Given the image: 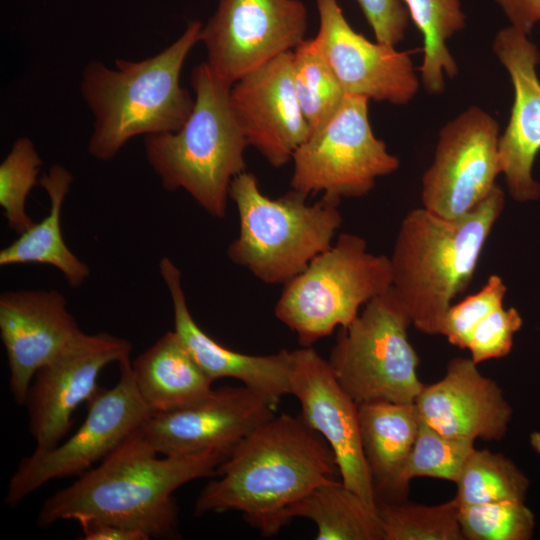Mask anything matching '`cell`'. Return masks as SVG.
Wrapping results in <instances>:
<instances>
[{
	"label": "cell",
	"mask_w": 540,
	"mask_h": 540,
	"mask_svg": "<svg viewBox=\"0 0 540 540\" xmlns=\"http://www.w3.org/2000/svg\"><path fill=\"white\" fill-rule=\"evenodd\" d=\"M141 428L98 466L47 498L38 525L46 528L64 520L102 522L138 530L149 539L179 538L173 492L187 482L215 476L228 455L213 450L158 457Z\"/></svg>",
	"instance_id": "1"
},
{
	"label": "cell",
	"mask_w": 540,
	"mask_h": 540,
	"mask_svg": "<svg viewBox=\"0 0 540 540\" xmlns=\"http://www.w3.org/2000/svg\"><path fill=\"white\" fill-rule=\"evenodd\" d=\"M217 479L199 493L194 514L237 510L264 536L286 525L287 510L317 486L338 479L326 441L301 416H273L234 447Z\"/></svg>",
	"instance_id": "2"
},
{
	"label": "cell",
	"mask_w": 540,
	"mask_h": 540,
	"mask_svg": "<svg viewBox=\"0 0 540 540\" xmlns=\"http://www.w3.org/2000/svg\"><path fill=\"white\" fill-rule=\"evenodd\" d=\"M504 204L496 184L462 216L445 218L424 207L405 215L389 257L392 287L417 330L440 335L444 315L472 281Z\"/></svg>",
	"instance_id": "3"
},
{
	"label": "cell",
	"mask_w": 540,
	"mask_h": 540,
	"mask_svg": "<svg viewBox=\"0 0 540 540\" xmlns=\"http://www.w3.org/2000/svg\"><path fill=\"white\" fill-rule=\"evenodd\" d=\"M201 29L200 21H190L172 44L144 60L116 59L114 68L96 60L86 65L81 94L94 115L92 157L110 161L133 137L175 132L184 125L195 99L180 85V74Z\"/></svg>",
	"instance_id": "4"
},
{
	"label": "cell",
	"mask_w": 540,
	"mask_h": 540,
	"mask_svg": "<svg viewBox=\"0 0 540 540\" xmlns=\"http://www.w3.org/2000/svg\"><path fill=\"white\" fill-rule=\"evenodd\" d=\"M193 110L175 132L145 136L146 159L170 192L182 189L212 217L226 215L232 180L246 171L249 146L230 107L231 85L207 62L194 67Z\"/></svg>",
	"instance_id": "5"
},
{
	"label": "cell",
	"mask_w": 540,
	"mask_h": 540,
	"mask_svg": "<svg viewBox=\"0 0 540 540\" xmlns=\"http://www.w3.org/2000/svg\"><path fill=\"white\" fill-rule=\"evenodd\" d=\"M229 198L239 216V234L227 256L266 284H285L332 245L342 224L340 200L322 196L313 203L291 190L270 198L247 171L230 185Z\"/></svg>",
	"instance_id": "6"
},
{
	"label": "cell",
	"mask_w": 540,
	"mask_h": 540,
	"mask_svg": "<svg viewBox=\"0 0 540 540\" xmlns=\"http://www.w3.org/2000/svg\"><path fill=\"white\" fill-rule=\"evenodd\" d=\"M391 286L390 258L368 251L362 237L343 233L284 284L274 313L302 347H310L347 327L362 306Z\"/></svg>",
	"instance_id": "7"
},
{
	"label": "cell",
	"mask_w": 540,
	"mask_h": 540,
	"mask_svg": "<svg viewBox=\"0 0 540 540\" xmlns=\"http://www.w3.org/2000/svg\"><path fill=\"white\" fill-rule=\"evenodd\" d=\"M410 316L391 286L341 328L328 362L357 404L414 403L424 384L419 357L408 337Z\"/></svg>",
	"instance_id": "8"
},
{
	"label": "cell",
	"mask_w": 540,
	"mask_h": 540,
	"mask_svg": "<svg viewBox=\"0 0 540 540\" xmlns=\"http://www.w3.org/2000/svg\"><path fill=\"white\" fill-rule=\"evenodd\" d=\"M369 99L346 94L336 113L292 157L291 188L341 200L367 195L378 177L399 167L370 126Z\"/></svg>",
	"instance_id": "9"
},
{
	"label": "cell",
	"mask_w": 540,
	"mask_h": 540,
	"mask_svg": "<svg viewBox=\"0 0 540 540\" xmlns=\"http://www.w3.org/2000/svg\"><path fill=\"white\" fill-rule=\"evenodd\" d=\"M120 378L110 389H101L87 402V416L65 442L49 450H34L18 464L9 480L5 504L16 507L45 483L80 476L101 462L151 413L138 394L130 357L119 362Z\"/></svg>",
	"instance_id": "10"
},
{
	"label": "cell",
	"mask_w": 540,
	"mask_h": 540,
	"mask_svg": "<svg viewBox=\"0 0 540 540\" xmlns=\"http://www.w3.org/2000/svg\"><path fill=\"white\" fill-rule=\"evenodd\" d=\"M308 26L301 0H218L217 8L202 25L200 42L207 63L232 85L275 57L294 50Z\"/></svg>",
	"instance_id": "11"
},
{
	"label": "cell",
	"mask_w": 540,
	"mask_h": 540,
	"mask_svg": "<svg viewBox=\"0 0 540 540\" xmlns=\"http://www.w3.org/2000/svg\"><path fill=\"white\" fill-rule=\"evenodd\" d=\"M132 344L107 332L80 331L34 375L24 406L35 450L56 447L72 426V416L98 391L97 378L109 364L130 356Z\"/></svg>",
	"instance_id": "12"
},
{
	"label": "cell",
	"mask_w": 540,
	"mask_h": 540,
	"mask_svg": "<svg viewBox=\"0 0 540 540\" xmlns=\"http://www.w3.org/2000/svg\"><path fill=\"white\" fill-rule=\"evenodd\" d=\"M497 121L471 107L439 134L435 158L422 178L424 208L456 218L476 207L494 188L501 173Z\"/></svg>",
	"instance_id": "13"
},
{
	"label": "cell",
	"mask_w": 540,
	"mask_h": 540,
	"mask_svg": "<svg viewBox=\"0 0 540 540\" xmlns=\"http://www.w3.org/2000/svg\"><path fill=\"white\" fill-rule=\"evenodd\" d=\"M290 394L301 417L335 455L340 479L368 505L376 508V492L363 452L358 404L339 383L328 360L314 348L291 351Z\"/></svg>",
	"instance_id": "14"
},
{
	"label": "cell",
	"mask_w": 540,
	"mask_h": 540,
	"mask_svg": "<svg viewBox=\"0 0 540 540\" xmlns=\"http://www.w3.org/2000/svg\"><path fill=\"white\" fill-rule=\"evenodd\" d=\"M319 30L312 38L346 94L405 104L419 83L407 51L371 42L347 21L338 0H315Z\"/></svg>",
	"instance_id": "15"
},
{
	"label": "cell",
	"mask_w": 540,
	"mask_h": 540,
	"mask_svg": "<svg viewBox=\"0 0 540 540\" xmlns=\"http://www.w3.org/2000/svg\"><path fill=\"white\" fill-rule=\"evenodd\" d=\"M275 407L245 386L213 389L203 400L151 414L142 426L160 455L222 451L229 455L247 435L274 416Z\"/></svg>",
	"instance_id": "16"
},
{
	"label": "cell",
	"mask_w": 540,
	"mask_h": 540,
	"mask_svg": "<svg viewBox=\"0 0 540 540\" xmlns=\"http://www.w3.org/2000/svg\"><path fill=\"white\" fill-rule=\"evenodd\" d=\"M229 102L248 145L273 167H282L292 160L311 134L295 94L292 51L233 83Z\"/></svg>",
	"instance_id": "17"
},
{
	"label": "cell",
	"mask_w": 540,
	"mask_h": 540,
	"mask_svg": "<svg viewBox=\"0 0 540 540\" xmlns=\"http://www.w3.org/2000/svg\"><path fill=\"white\" fill-rule=\"evenodd\" d=\"M80 331L57 290H16L0 295V337L15 402L24 405L36 372Z\"/></svg>",
	"instance_id": "18"
},
{
	"label": "cell",
	"mask_w": 540,
	"mask_h": 540,
	"mask_svg": "<svg viewBox=\"0 0 540 540\" xmlns=\"http://www.w3.org/2000/svg\"><path fill=\"white\" fill-rule=\"evenodd\" d=\"M420 420L453 438L501 441L513 408L496 381L471 358H452L443 377L423 386L415 402Z\"/></svg>",
	"instance_id": "19"
},
{
	"label": "cell",
	"mask_w": 540,
	"mask_h": 540,
	"mask_svg": "<svg viewBox=\"0 0 540 540\" xmlns=\"http://www.w3.org/2000/svg\"><path fill=\"white\" fill-rule=\"evenodd\" d=\"M493 47L514 87L510 120L499 139L501 173L514 200L534 201L540 197V184L532 176L540 151V54L527 34L513 26L498 32Z\"/></svg>",
	"instance_id": "20"
},
{
	"label": "cell",
	"mask_w": 540,
	"mask_h": 540,
	"mask_svg": "<svg viewBox=\"0 0 540 540\" xmlns=\"http://www.w3.org/2000/svg\"><path fill=\"white\" fill-rule=\"evenodd\" d=\"M159 271L171 298L174 331L203 372L213 382L220 378L237 379L276 408L281 398L290 394L291 351L249 355L223 346L192 317L181 272L174 262L163 257Z\"/></svg>",
	"instance_id": "21"
},
{
	"label": "cell",
	"mask_w": 540,
	"mask_h": 540,
	"mask_svg": "<svg viewBox=\"0 0 540 540\" xmlns=\"http://www.w3.org/2000/svg\"><path fill=\"white\" fill-rule=\"evenodd\" d=\"M135 385L151 414L193 405L212 392L213 381L177 333L166 332L132 363Z\"/></svg>",
	"instance_id": "22"
},
{
	"label": "cell",
	"mask_w": 540,
	"mask_h": 540,
	"mask_svg": "<svg viewBox=\"0 0 540 540\" xmlns=\"http://www.w3.org/2000/svg\"><path fill=\"white\" fill-rule=\"evenodd\" d=\"M72 182L71 172L59 164L52 165L42 176L39 185L48 194L49 212L0 251L2 267L49 265L62 273L70 287L79 288L84 284L90 275V268L68 248L61 229V211Z\"/></svg>",
	"instance_id": "23"
},
{
	"label": "cell",
	"mask_w": 540,
	"mask_h": 540,
	"mask_svg": "<svg viewBox=\"0 0 540 540\" xmlns=\"http://www.w3.org/2000/svg\"><path fill=\"white\" fill-rule=\"evenodd\" d=\"M361 442L376 502L385 497L415 441L420 418L414 403L371 401L358 404Z\"/></svg>",
	"instance_id": "24"
},
{
	"label": "cell",
	"mask_w": 540,
	"mask_h": 540,
	"mask_svg": "<svg viewBox=\"0 0 540 540\" xmlns=\"http://www.w3.org/2000/svg\"><path fill=\"white\" fill-rule=\"evenodd\" d=\"M295 517L313 521L318 540H384L376 508L341 479L317 486L291 506L285 513L286 524Z\"/></svg>",
	"instance_id": "25"
},
{
	"label": "cell",
	"mask_w": 540,
	"mask_h": 540,
	"mask_svg": "<svg viewBox=\"0 0 540 540\" xmlns=\"http://www.w3.org/2000/svg\"><path fill=\"white\" fill-rule=\"evenodd\" d=\"M401 1L423 36L424 57L419 69L423 84L429 93H441L444 73L453 78L458 71L446 40L465 27L460 0Z\"/></svg>",
	"instance_id": "26"
},
{
	"label": "cell",
	"mask_w": 540,
	"mask_h": 540,
	"mask_svg": "<svg viewBox=\"0 0 540 540\" xmlns=\"http://www.w3.org/2000/svg\"><path fill=\"white\" fill-rule=\"evenodd\" d=\"M474 449V441L446 436L420 420L415 441L399 475L385 497L377 501H405L410 482L416 477L455 483Z\"/></svg>",
	"instance_id": "27"
},
{
	"label": "cell",
	"mask_w": 540,
	"mask_h": 540,
	"mask_svg": "<svg viewBox=\"0 0 540 540\" xmlns=\"http://www.w3.org/2000/svg\"><path fill=\"white\" fill-rule=\"evenodd\" d=\"M453 497L459 506L497 502H525L530 487L527 475L513 460L488 449H474L455 482Z\"/></svg>",
	"instance_id": "28"
},
{
	"label": "cell",
	"mask_w": 540,
	"mask_h": 540,
	"mask_svg": "<svg viewBox=\"0 0 540 540\" xmlns=\"http://www.w3.org/2000/svg\"><path fill=\"white\" fill-rule=\"evenodd\" d=\"M292 79L312 134L336 113L346 93L312 38L292 50Z\"/></svg>",
	"instance_id": "29"
},
{
	"label": "cell",
	"mask_w": 540,
	"mask_h": 540,
	"mask_svg": "<svg viewBox=\"0 0 540 540\" xmlns=\"http://www.w3.org/2000/svg\"><path fill=\"white\" fill-rule=\"evenodd\" d=\"M384 540H465L454 498L437 505L376 502Z\"/></svg>",
	"instance_id": "30"
},
{
	"label": "cell",
	"mask_w": 540,
	"mask_h": 540,
	"mask_svg": "<svg viewBox=\"0 0 540 540\" xmlns=\"http://www.w3.org/2000/svg\"><path fill=\"white\" fill-rule=\"evenodd\" d=\"M43 161L28 137L14 141L0 164V206L8 227L21 234L34 225L26 211L32 188L40 183L38 174Z\"/></svg>",
	"instance_id": "31"
},
{
	"label": "cell",
	"mask_w": 540,
	"mask_h": 540,
	"mask_svg": "<svg viewBox=\"0 0 540 540\" xmlns=\"http://www.w3.org/2000/svg\"><path fill=\"white\" fill-rule=\"evenodd\" d=\"M459 523L465 540H530L536 520L520 501H497L459 506Z\"/></svg>",
	"instance_id": "32"
},
{
	"label": "cell",
	"mask_w": 540,
	"mask_h": 540,
	"mask_svg": "<svg viewBox=\"0 0 540 540\" xmlns=\"http://www.w3.org/2000/svg\"><path fill=\"white\" fill-rule=\"evenodd\" d=\"M507 287L503 279L491 275L484 286L447 309L440 335L460 349H467L478 324L492 311L503 306Z\"/></svg>",
	"instance_id": "33"
},
{
	"label": "cell",
	"mask_w": 540,
	"mask_h": 540,
	"mask_svg": "<svg viewBox=\"0 0 540 540\" xmlns=\"http://www.w3.org/2000/svg\"><path fill=\"white\" fill-rule=\"evenodd\" d=\"M523 319L514 307H498L486 316L474 330L468 350L476 363L507 356L514 343V335L521 329Z\"/></svg>",
	"instance_id": "34"
},
{
	"label": "cell",
	"mask_w": 540,
	"mask_h": 540,
	"mask_svg": "<svg viewBox=\"0 0 540 540\" xmlns=\"http://www.w3.org/2000/svg\"><path fill=\"white\" fill-rule=\"evenodd\" d=\"M376 41L395 46L405 36L409 13L401 0H356Z\"/></svg>",
	"instance_id": "35"
},
{
	"label": "cell",
	"mask_w": 540,
	"mask_h": 540,
	"mask_svg": "<svg viewBox=\"0 0 540 540\" xmlns=\"http://www.w3.org/2000/svg\"><path fill=\"white\" fill-rule=\"evenodd\" d=\"M513 27L528 34L540 20V0H495Z\"/></svg>",
	"instance_id": "36"
},
{
	"label": "cell",
	"mask_w": 540,
	"mask_h": 540,
	"mask_svg": "<svg viewBox=\"0 0 540 540\" xmlns=\"http://www.w3.org/2000/svg\"><path fill=\"white\" fill-rule=\"evenodd\" d=\"M83 539L85 540H148V536L143 532L127 528L124 526L102 523L85 522L79 524Z\"/></svg>",
	"instance_id": "37"
},
{
	"label": "cell",
	"mask_w": 540,
	"mask_h": 540,
	"mask_svg": "<svg viewBox=\"0 0 540 540\" xmlns=\"http://www.w3.org/2000/svg\"><path fill=\"white\" fill-rule=\"evenodd\" d=\"M529 442L532 449L540 457V431H533L529 436Z\"/></svg>",
	"instance_id": "38"
}]
</instances>
